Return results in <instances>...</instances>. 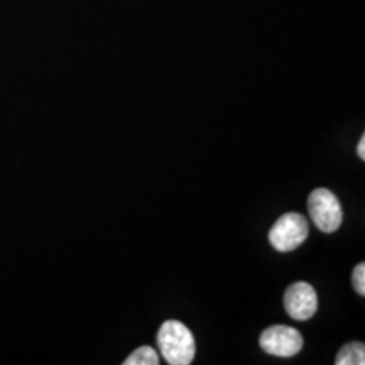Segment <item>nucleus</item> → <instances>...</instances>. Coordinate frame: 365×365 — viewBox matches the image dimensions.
<instances>
[{"instance_id":"obj_6","label":"nucleus","mask_w":365,"mask_h":365,"mask_svg":"<svg viewBox=\"0 0 365 365\" xmlns=\"http://www.w3.org/2000/svg\"><path fill=\"white\" fill-rule=\"evenodd\" d=\"M336 365H364L365 364V345L362 341H352L340 349L335 359Z\"/></svg>"},{"instance_id":"obj_8","label":"nucleus","mask_w":365,"mask_h":365,"mask_svg":"<svg viewBox=\"0 0 365 365\" xmlns=\"http://www.w3.org/2000/svg\"><path fill=\"white\" fill-rule=\"evenodd\" d=\"M352 282H354L355 293L360 296H365V264L364 262H360L355 266Z\"/></svg>"},{"instance_id":"obj_5","label":"nucleus","mask_w":365,"mask_h":365,"mask_svg":"<svg viewBox=\"0 0 365 365\" xmlns=\"http://www.w3.org/2000/svg\"><path fill=\"white\" fill-rule=\"evenodd\" d=\"M284 308L286 313L298 322L312 318L318 309V296L314 287L303 281L291 284L284 294Z\"/></svg>"},{"instance_id":"obj_1","label":"nucleus","mask_w":365,"mask_h":365,"mask_svg":"<svg viewBox=\"0 0 365 365\" xmlns=\"http://www.w3.org/2000/svg\"><path fill=\"white\" fill-rule=\"evenodd\" d=\"M158 346L170 365H188L196 354L193 333L178 319L163 323L158 331Z\"/></svg>"},{"instance_id":"obj_4","label":"nucleus","mask_w":365,"mask_h":365,"mask_svg":"<svg viewBox=\"0 0 365 365\" xmlns=\"http://www.w3.org/2000/svg\"><path fill=\"white\" fill-rule=\"evenodd\" d=\"M259 344H261V349L266 354L274 355V357L287 359L298 355L301 349H303L304 341L296 328L276 325L262 331Z\"/></svg>"},{"instance_id":"obj_9","label":"nucleus","mask_w":365,"mask_h":365,"mask_svg":"<svg viewBox=\"0 0 365 365\" xmlns=\"http://www.w3.org/2000/svg\"><path fill=\"white\" fill-rule=\"evenodd\" d=\"M357 156L365 161V135L360 137L359 144H357Z\"/></svg>"},{"instance_id":"obj_7","label":"nucleus","mask_w":365,"mask_h":365,"mask_svg":"<svg viewBox=\"0 0 365 365\" xmlns=\"http://www.w3.org/2000/svg\"><path fill=\"white\" fill-rule=\"evenodd\" d=\"M159 355L153 346H139L124 360V365H158Z\"/></svg>"},{"instance_id":"obj_3","label":"nucleus","mask_w":365,"mask_h":365,"mask_svg":"<svg viewBox=\"0 0 365 365\" xmlns=\"http://www.w3.org/2000/svg\"><path fill=\"white\" fill-rule=\"evenodd\" d=\"M308 212L314 225L323 234H333L339 230L344 220V210L335 195L325 188L312 191L308 198Z\"/></svg>"},{"instance_id":"obj_2","label":"nucleus","mask_w":365,"mask_h":365,"mask_svg":"<svg viewBox=\"0 0 365 365\" xmlns=\"http://www.w3.org/2000/svg\"><path fill=\"white\" fill-rule=\"evenodd\" d=\"M309 234L307 218L299 213H284L269 230V242L277 252H291L307 240Z\"/></svg>"}]
</instances>
